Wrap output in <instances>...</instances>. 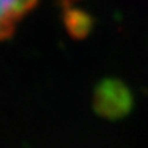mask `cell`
I'll list each match as a JSON object with an SVG mask.
<instances>
[{"instance_id":"obj_1","label":"cell","mask_w":148,"mask_h":148,"mask_svg":"<svg viewBox=\"0 0 148 148\" xmlns=\"http://www.w3.org/2000/svg\"><path fill=\"white\" fill-rule=\"evenodd\" d=\"M38 0H0V40L8 38Z\"/></svg>"}]
</instances>
